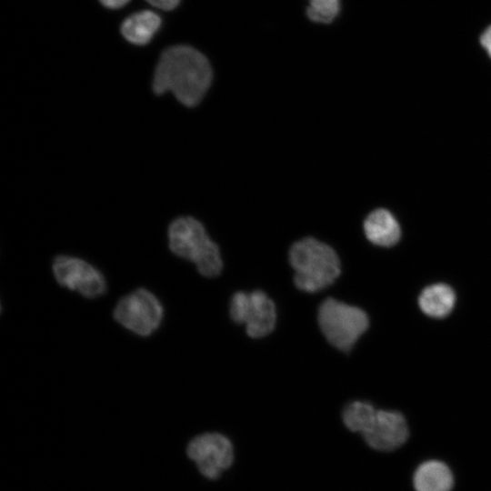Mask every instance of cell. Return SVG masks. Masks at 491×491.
I'll list each match as a JSON object with an SVG mask.
<instances>
[{"mask_svg": "<svg viewBox=\"0 0 491 491\" xmlns=\"http://www.w3.org/2000/svg\"><path fill=\"white\" fill-rule=\"evenodd\" d=\"M212 68L208 59L189 45H174L160 56L153 77L155 95L171 92L184 105H198L212 82Z\"/></svg>", "mask_w": 491, "mask_h": 491, "instance_id": "obj_1", "label": "cell"}, {"mask_svg": "<svg viewBox=\"0 0 491 491\" xmlns=\"http://www.w3.org/2000/svg\"><path fill=\"white\" fill-rule=\"evenodd\" d=\"M289 261L295 271V284L305 292H318L333 284L340 275V261L335 250L312 237L299 240L291 246Z\"/></svg>", "mask_w": 491, "mask_h": 491, "instance_id": "obj_2", "label": "cell"}, {"mask_svg": "<svg viewBox=\"0 0 491 491\" xmlns=\"http://www.w3.org/2000/svg\"><path fill=\"white\" fill-rule=\"evenodd\" d=\"M167 236L170 250L194 263L202 276L220 274L223 263L219 248L198 220L191 216L175 218L168 226Z\"/></svg>", "mask_w": 491, "mask_h": 491, "instance_id": "obj_3", "label": "cell"}, {"mask_svg": "<svg viewBox=\"0 0 491 491\" xmlns=\"http://www.w3.org/2000/svg\"><path fill=\"white\" fill-rule=\"evenodd\" d=\"M318 323L332 346L348 352L367 329L368 317L356 306L327 298L319 306Z\"/></svg>", "mask_w": 491, "mask_h": 491, "instance_id": "obj_4", "label": "cell"}, {"mask_svg": "<svg viewBox=\"0 0 491 491\" xmlns=\"http://www.w3.org/2000/svg\"><path fill=\"white\" fill-rule=\"evenodd\" d=\"M163 316L160 301L145 288L136 289L121 298L114 310V317L120 325L142 336L155 332Z\"/></svg>", "mask_w": 491, "mask_h": 491, "instance_id": "obj_5", "label": "cell"}, {"mask_svg": "<svg viewBox=\"0 0 491 491\" xmlns=\"http://www.w3.org/2000/svg\"><path fill=\"white\" fill-rule=\"evenodd\" d=\"M230 316L235 323L245 325L247 335L254 338L268 335L276 320L274 302L260 290L235 293L230 303Z\"/></svg>", "mask_w": 491, "mask_h": 491, "instance_id": "obj_6", "label": "cell"}, {"mask_svg": "<svg viewBox=\"0 0 491 491\" xmlns=\"http://www.w3.org/2000/svg\"><path fill=\"white\" fill-rule=\"evenodd\" d=\"M186 454L194 461L198 471L208 479H216L234 460L230 440L218 433H205L193 438Z\"/></svg>", "mask_w": 491, "mask_h": 491, "instance_id": "obj_7", "label": "cell"}, {"mask_svg": "<svg viewBox=\"0 0 491 491\" xmlns=\"http://www.w3.org/2000/svg\"><path fill=\"white\" fill-rule=\"evenodd\" d=\"M57 283L88 298L102 296L106 282L102 273L88 262L75 256H57L52 265Z\"/></svg>", "mask_w": 491, "mask_h": 491, "instance_id": "obj_8", "label": "cell"}, {"mask_svg": "<svg viewBox=\"0 0 491 491\" xmlns=\"http://www.w3.org/2000/svg\"><path fill=\"white\" fill-rule=\"evenodd\" d=\"M362 435L372 448L392 451L406 442L408 428L405 417L400 413L376 410Z\"/></svg>", "mask_w": 491, "mask_h": 491, "instance_id": "obj_9", "label": "cell"}, {"mask_svg": "<svg viewBox=\"0 0 491 491\" xmlns=\"http://www.w3.org/2000/svg\"><path fill=\"white\" fill-rule=\"evenodd\" d=\"M367 239L380 246H391L400 238V227L393 215L386 209L370 213L364 223Z\"/></svg>", "mask_w": 491, "mask_h": 491, "instance_id": "obj_10", "label": "cell"}, {"mask_svg": "<svg viewBox=\"0 0 491 491\" xmlns=\"http://www.w3.org/2000/svg\"><path fill=\"white\" fill-rule=\"evenodd\" d=\"M160 16L150 10L135 13L125 18L121 25L123 36L131 44H148L161 26Z\"/></svg>", "mask_w": 491, "mask_h": 491, "instance_id": "obj_11", "label": "cell"}, {"mask_svg": "<svg viewBox=\"0 0 491 491\" xmlns=\"http://www.w3.org/2000/svg\"><path fill=\"white\" fill-rule=\"evenodd\" d=\"M453 475L449 467L441 461L429 460L421 464L414 475L416 491H450Z\"/></svg>", "mask_w": 491, "mask_h": 491, "instance_id": "obj_12", "label": "cell"}, {"mask_svg": "<svg viewBox=\"0 0 491 491\" xmlns=\"http://www.w3.org/2000/svg\"><path fill=\"white\" fill-rule=\"evenodd\" d=\"M455 303V292L446 284L429 286L418 297L420 309L428 316L435 318H442L449 315Z\"/></svg>", "mask_w": 491, "mask_h": 491, "instance_id": "obj_13", "label": "cell"}, {"mask_svg": "<svg viewBox=\"0 0 491 491\" xmlns=\"http://www.w3.org/2000/svg\"><path fill=\"white\" fill-rule=\"evenodd\" d=\"M376 412V409L369 403L355 401L346 406L342 417L344 424L349 430L362 434Z\"/></svg>", "mask_w": 491, "mask_h": 491, "instance_id": "obj_14", "label": "cell"}, {"mask_svg": "<svg viewBox=\"0 0 491 491\" xmlns=\"http://www.w3.org/2000/svg\"><path fill=\"white\" fill-rule=\"evenodd\" d=\"M340 9V0H308L306 15L315 23L329 24L336 18Z\"/></svg>", "mask_w": 491, "mask_h": 491, "instance_id": "obj_15", "label": "cell"}, {"mask_svg": "<svg viewBox=\"0 0 491 491\" xmlns=\"http://www.w3.org/2000/svg\"><path fill=\"white\" fill-rule=\"evenodd\" d=\"M150 5L165 10L170 11L175 9L180 3V0H146Z\"/></svg>", "mask_w": 491, "mask_h": 491, "instance_id": "obj_16", "label": "cell"}, {"mask_svg": "<svg viewBox=\"0 0 491 491\" xmlns=\"http://www.w3.org/2000/svg\"><path fill=\"white\" fill-rule=\"evenodd\" d=\"M482 45L485 47L489 56L491 57V26H489L481 35Z\"/></svg>", "mask_w": 491, "mask_h": 491, "instance_id": "obj_17", "label": "cell"}, {"mask_svg": "<svg viewBox=\"0 0 491 491\" xmlns=\"http://www.w3.org/2000/svg\"><path fill=\"white\" fill-rule=\"evenodd\" d=\"M100 3L111 9H117L125 5L130 0H99Z\"/></svg>", "mask_w": 491, "mask_h": 491, "instance_id": "obj_18", "label": "cell"}]
</instances>
